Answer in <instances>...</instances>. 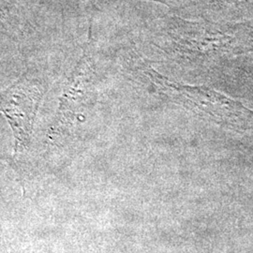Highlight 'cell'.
Masks as SVG:
<instances>
[{
    "instance_id": "cell-1",
    "label": "cell",
    "mask_w": 253,
    "mask_h": 253,
    "mask_svg": "<svg viewBox=\"0 0 253 253\" xmlns=\"http://www.w3.org/2000/svg\"><path fill=\"white\" fill-rule=\"evenodd\" d=\"M46 88L42 77L28 70L0 91V113L11 128L15 154L25 151L30 145Z\"/></svg>"
},
{
    "instance_id": "cell-2",
    "label": "cell",
    "mask_w": 253,
    "mask_h": 253,
    "mask_svg": "<svg viewBox=\"0 0 253 253\" xmlns=\"http://www.w3.org/2000/svg\"><path fill=\"white\" fill-rule=\"evenodd\" d=\"M146 75L168 99L190 109L198 116L220 123L250 118L253 115L252 112L245 110L239 103L206 86H190L170 81L152 69L146 71Z\"/></svg>"
},
{
    "instance_id": "cell-3",
    "label": "cell",
    "mask_w": 253,
    "mask_h": 253,
    "mask_svg": "<svg viewBox=\"0 0 253 253\" xmlns=\"http://www.w3.org/2000/svg\"><path fill=\"white\" fill-rule=\"evenodd\" d=\"M94 99V63L89 50H86L64 86L54 122L51 126V133H57L73 126L78 121H83Z\"/></svg>"
},
{
    "instance_id": "cell-4",
    "label": "cell",
    "mask_w": 253,
    "mask_h": 253,
    "mask_svg": "<svg viewBox=\"0 0 253 253\" xmlns=\"http://www.w3.org/2000/svg\"><path fill=\"white\" fill-rule=\"evenodd\" d=\"M147 1H153V2H158L164 4L170 8H176V7H181L183 6L188 0H147Z\"/></svg>"
}]
</instances>
